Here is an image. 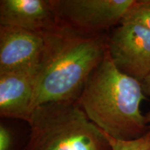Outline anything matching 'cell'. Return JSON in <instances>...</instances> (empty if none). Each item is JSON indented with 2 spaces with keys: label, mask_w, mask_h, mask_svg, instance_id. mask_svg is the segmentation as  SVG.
Wrapping results in <instances>:
<instances>
[{
  "label": "cell",
  "mask_w": 150,
  "mask_h": 150,
  "mask_svg": "<svg viewBox=\"0 0 150 150\" xmlns=\"http://www.w3.org/2000/svg\"><path fill=\"white\" fill-rule=\"evenodd\" d=\"M0 26H11L39 33L56 29L52 0H1Z\"/></svg>",
  "instance_id": "8"
},
{
  "label": "cell",
  "mask_w": 150,
  "mask_h": 150,
  "mask_svg": "<svg viewBox=\"0 0 150 150\" xmlns=\"http://www.w3.org/2000/svg\"><path fill=\"white\" fill-rule=\"evenodd\" d=\"M107 50L118 70L140 83L150 73V31L145 27L120 23L108 36Z\"/></svg>",
  "instance_id": "5"
},
{
  "label": "cell",
  "mask_w": 150,
  "mask_h": 150,
  "mask_svg": "<svg viewBox=\"0 0 150 150\" xmlns=\"http://www.w3.org/2000/svg\"><path fill=\"white\" fill-rule=\"evenodd\" d=\"M123 22L140 24L150 31V3L148 0L135 1L121 20L120 23Z\"/></svg>",
  "instance_id": "9"
},
{
  "label": "cell",
  "mask_w": 150,
  "mask_h": 150,
  "mask_svg": "<svg viewBox=\"0 0 150 150\" xmlns=\"http://www.w3.org/2000/svg\"><path fill=\"white\" fill-rule=\"evenodd\" d=\"M145 118H146V122H147V124L148 125V127H149V130L150 131V111H149L147 114H146Z\"/></svg>",
  "instance_id": "13"
},
{
  "label": "cell",
  "mask_w": 150,
  "mask_h": 150,
  "mask_svg": "<svg viewBox=\"0 0 150 150\" xmlns=\"http://www.w3.org/2000/svg\"><path fill=\"white\" fill-rule=\"evenodd\" d=\"M37 65L0 74V116L28 122L31 117Z\"/></svg>",
  "instance_id": "7"
},
{
  "label": "cell",
  "mask_w": 150,
  "mask_h": 150,
  "mask_svg": "<svg viewBox=\"0 0 150 150\" xmlns=\"http://www.w3.org/2000/svg\"><path fill=\"white\" fill-rule=\"evenodd\" d=\"M141 85L144 94L150 97V73L141 82Z\"/></svg>",
  "instance_id": "12"
},
{
  "label": "cell",
  "mask_w": 150,
  "mask_h": 150,
  "mask_svg": "<svg viewBox=\"0 0 150 150\" xmlns=\"http://www.w3.org/2000/svg\"><path fill=\"white\" fill-rule=\"evenodd\" d=\"M148 1H149V2L150 3V0H148Z\"/></svg>",
  "instance_id": "14"
},
{
  "label": "cell",
  "mask_w": 150,
  "mask_h": 150,
  "mask_svg": "<svg viewBox=\"0 0 150 150\" xmlns=\"http://www.w3.org/2000/svg\"><path fill=\"white\" fill-rule=\"evenodd\" d=\"M44 45L42 33L0 26V74L36 65Z\"/></svg>",
  "instance_id": "6"
},
{
  "label": "cell",
  "mask_w": 150,
  "mask_h": 150,
  "mask_svg": "<svg viewBox=\"0 0 150 150\" xmlns=\"http://www.w3.org/2000/svg\"><path fill=\"white\" fill-rule=\"evenodd\" d=\"M31 110L49 102H76L92 72L104 59L107 34L83 35L59 27L42 33Z\"/></svg>",
  "instance_id": "1"
},
{
  "label": "cell",
  "mask_w": 150,
  "mask_h": 150,
  "mask_svg": "<svg viewBox=\"0 0 150 150\" xmlns=\"http://www.w3.org/2000/svg\"><path fill=\"white\" fill-rule=\"evenodd\" d=\"M145 97L141 83L118 70L107 50L76 102L89 119L108 136L131 140L149 131L145 115L140 109Z\"/></svg>",
  "instance_id": "2"
},
{
  "label": "cell",
  "mask_w": 150,
  "mask_h": 150,
  "mask_svg": "<svg viewBox=\"0 0 150 150\" xmlns=\"http://www.w3.org/2000/svg\"><path fill=\"white\" fill-rule=\"evenodd\" d=\"M22 150H112L77 102H49L33 110Z\"/></svg>",
  "instance_id": "3"
},
{
  "label": "cell",
  "mask_w": 150,
  "mask_h": 150,
  "mask_svg": "<svg viewBox=\"0 0 150 150\" xmlns=\"http://www.w3.org/2000/svg\"><path fill=\"white\" fill-rule=\"evenodd\" d=\"M135 0H52L60 27L83 35L106 34L120 24Z\"/></svg>",
  "instance_id": "4"
},
{
  "label": "cell",
  "mask_w": 150,
  "mask_h": 150,
  "mask_svg": "<svg viewBox=\"0 0 150 150\" xmlns=\"http://www.w3.org/2000/svg\"><path fill=\"white\" fill-rule=\"evenodd\" d=\"M0 150H22L17 146L14 131L4 123H0Z\"/></svg>",
  "instance_id": "11"
},
{
  "label": "cell",
  "mask_w": 150,
  "mask_h": 150,
  "mask_svg": "<svg viewBox=\"0 0 150 150\" xmlns=\"http://www.w3.org/2000/svg\"><path fill=\"white\" fill-rule=\"evenodd\" d=\"M112 150H150V131L143 136L131 140H117L102 131Z\"/></svg>",
  "instance_id": "10"
}]
</instances>
